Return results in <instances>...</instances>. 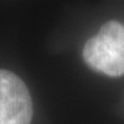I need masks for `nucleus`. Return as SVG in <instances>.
I'll list each match as a JSON object with an SVG mask.
<instances>
[{
  "instance_id": "1",
  "label": "nucleus",
  "mask_w": 124,
  "mask_h": 124,
  "mask_svg": "<svg viewBox=\"0 0 124 124\" xmlns=\"http://www.w3.org/2000/svg\"><path fill=\"white\" fill-rule=\"evenodd\" d=\"M84 60L90 69L110 77L124 75V25L110 20L85 43Z\"/></svg>"
},
{
  "instance_id": "2",
  "label": "nucleus",
  "mask_w": 124,
  "mask_h": 124,
  "mask_svg": "<svg viewBox=\"0 0 124 124\" xmlns=\"http://www.w3.org/2000/svg\"><path fill=\"white\" fill-rule=\"evenodd\" d=\"M32 98L15 74L0 70V124H31Z\"/></svg>"
}]
</instances>
